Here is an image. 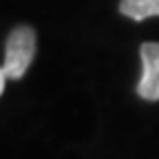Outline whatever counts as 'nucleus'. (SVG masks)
Segmentation results:
<instances>
[{"instance_id":"f257e3e1","label":"nucleus","mask_w":159,"mask_h":159,"mask_svg":"<svg viewBox=\"0 0 159 159\" xmlns=\"http://www.w3.org/2000/svg\"><path fill=\"white\" fill-rule=\"evenodd\" d=\"M35 55V31L27 25L16 27L9 38H7V47H5V73L9 80H20L27 69L33 62Z\"/></svg>"},{"instance_id":"7ed1b4c3","label":"nucleus","mask_w":159,"mask_h":159,"mask_svg":"<svg viewBox=\"0 0 159 159\" xmlns=\"http://www.w3.org/2000/svg\"><path fill=\"white\" fill-rule=\"evenodd\" d=\"M119 13L139 22L146 18L159 16V0H122L119 2Z\"/></svg>"},{"instance_id":"20e7f679","label":"nucleus","mask_w":159,"mask_h":159,"mask_svg":"<svg viewBox=\"0 0 159 159\" xmlns=\"http://www.w3.org/2000/svg\"><path fill=\"white\" fill-rule=\"evenodd\" d=\"M5 80H7V73L5 69H0V95H2V89H5Z\"/></svg>"},{"instance_id":"f03ea898","label":"nucleus","mask_w":159,"mask_h":159,"mask_svg":"<svg viewBox=\"0 0 159 159\" xmlns=\"http://www.w3.org/2000/svg\"><path fill=\"white\" fill-rule=\"evenodd\" d=\"M142 55V80L137 84V93L142 99L157 102L159 99V42H144L139 49Z\"/></svg>"}]
</instances>
